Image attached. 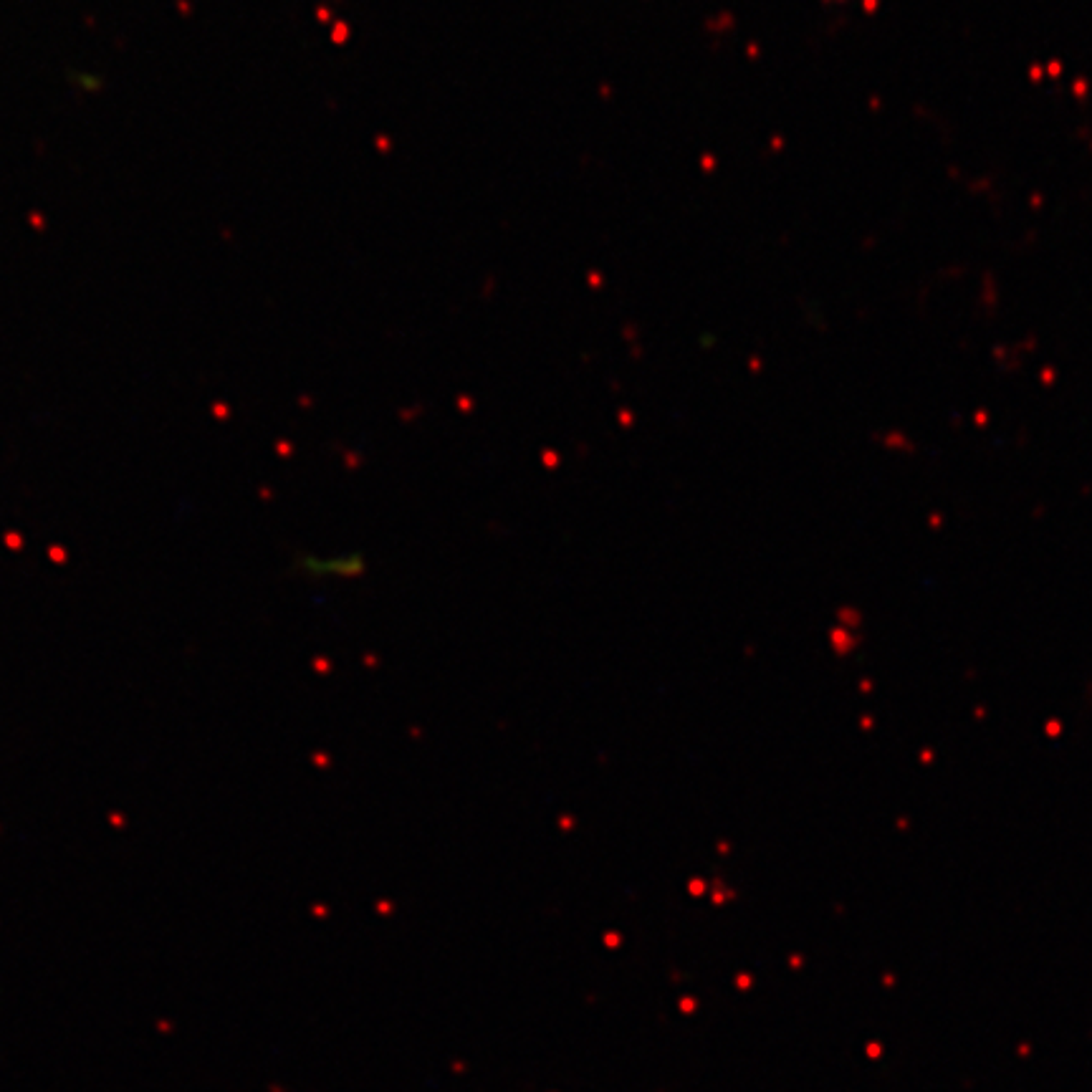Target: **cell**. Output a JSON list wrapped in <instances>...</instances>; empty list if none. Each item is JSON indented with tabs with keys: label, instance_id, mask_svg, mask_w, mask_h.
<instances>
[{
	"label": "cell",
	"instance_id": "cell-1",
	"mask_svg": "<svg viewBox=\"0 0 1092 1092\" xmlns=\"http://www.w3.org/2000/svg\"><path fill=\"white\" fill-rule=\"evenodd\" d=\"M298 572L308 580H359L367 572V562L359 552H344V554H303L297 562Z\"/></svg>",
	"mask_w": 1092,
	"mask_h": 1092
}]
</instances>
